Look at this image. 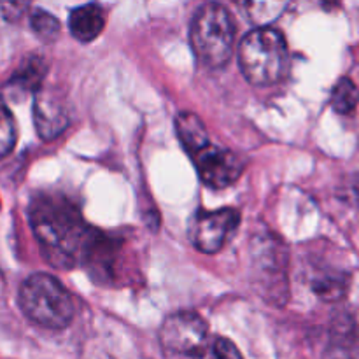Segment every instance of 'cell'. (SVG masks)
<instances>
[{"mask_svg":"<svg viewBox=\"0 0 359 359\" xmlns=\"http://www.w3.org/2000/svg\"><path fill=\"white\" fill-rule=\"evenodd\" d=\"M30 224L51 263L70 269L81 259H88L95 238L69 203L53 198L35 200L30 207Z\"/></svg>","mask_w":359,"mask_h":359,"instance_id":"6da1fadb","label":"cell"},{"mask_svg":"<svg viewBox=\"0 0 359 359\" xmlns=\"http://www.w3.org/2000/svg\"><path fill=\"white\" fill-rule=\"evenodd\" d=\"M20 307L30 321L49 330L65 328L76 314L69 291L48 273H34L21 284Z\"/></svg>","mask_w":359,"mask_h":359,"instance_id":"7a4b0ae2","label":"cell"},{"mask_svg":"<svg viewBox=\"0 0 359 359\" xmlns=\"http://www.w3.org/2000/svg\"><path fill=\"white\" fill-rule=\"evenodd\" d=\"M242 74L256 86H270L283 79L287 65L286 39L273 28H256L238 46Z\"/></svg>","mask_w":359,"mask_h":359,"instance_id":"3957f363","label":"cell"},{"mask_svg":"<svg viewBox=\"0 0 359 359\" xmlns=\"http://www.w3.org/2000/svg\"><path fill=\"white\" fill-rule=\"evenodd\" d=\"M191 44L200 62L209 69L226 65L233 55L235 25L226 7L203 4L191 21Z\"/></svg>","mask_w":359,"mask_h":359,"instance_id":"277c9868","label":"cell"},{"mask_svg":"<svg viewBox=\"0 0 359 359\" xmlns=\"http://www.w3.org/2000/svg\"><path fill=\"white\" fill-rule=\"evenodd\" d=\"M161 346L167 353L181 358L203 353L207 342V325L195 312H175L168 316L160 330Z\"/></svg>","mask_w":359,"mask_h":359,"instance_id":"5b68a950","label":"cell"},{"mask_svg":"<svg viewBox=\"0 0 359 359\" xmlns=\"http://www.w3.org/2000/svg\"><path fill=\"white\" fill-rule=\"evenodd\" d=\"M241 223V214L235 209H219V210H203L191 219L189 226V237L193 245L202 252H217L230 235L237 230Z\"/></svg>","mask_w":359,"mask_h":359,"instance_id":"8992f818","label":"cell"},{"mask_svg":"<svg viewBox=\"0 0 359 359\" xmlns=\"http://www.w3.org/2000/svg\"><path fill=\"white\" fill-rule=\"evenodd\" d=\"M200 179L209 188H226L233 184L244 172V161L231 151L217 146H207L193 154Z\"/></svg>","mask_w":359,"mask_h":359,"instance_id":"52a82bcc","label":"cell"},{"mask_svg":"<svg viewBox=\"0 0 359 359\" xmlns=\"http://www.w3.org/2000/svg\"><path fill=\"white\" fill-rule=\"evenodd\" d=\"M69 100L58 88L41 86L35 91L34 123L42 139H56L69 126Z\"/></svg>","mask_w":359,"mask_h":359,"instance_id":"ba28073f","label":"cell"},{"mask_svg":"<svg viewBox=\"0 0 359 359\" xmlns=\"http://www.w3.org/2000/svg\"><path fill=\"white\" fill-rule=\"evenodd\" d=\"M104 11L95 4H86L72 11L69 20L70 34L79 42H91L104 30Z\"/></svg>","mask_w":359,"mask_h":359,"instance_id":"9c48e42d","label":"cell"},{"mask_svg":"<svg viewBox=\"0 0 359 359\" xmlns=\"http://www.w3.org/2000/svg\"><path fill=\"white\" fill-rule=\"evenodd\" d=\"M48 72V65L41 56H32L27 62L23 63L16 76L7 83V90L13 97L18 95H27L28 91H37L41 90L42 79L46 77Z\"/></svg>","mask_w":359,"mask_h":359,"instance_id":"30bf717a","label":"cell"},{"mask_svg":"<svg viewBox=\"0 0 359 359\" xmlns=\"http://www.w3.org/2000/svg\"><path fill=\"white\" fill-rule=\"evenodd\" d=\"M175 130H177L179 140L191 156L209 146V133H207L205 125L193 112H181L175 119Z\"/></svg>","mask_w":359,"mask_h":359,"instance_id":"8fae6325","label":"cell"},{"mask_svg":"<svg viewBox=\"0 0 359 359\" xmlns=\"http://www.w3.org/2000/svg\"><path fill=\"white\" fill-rule=\"evenodd\" d=\"M359 104V90L349 77L337 81L332 91V107L339 114H351Z\"/></svg>","mask_w":359,"mask_h":359,"instance_id":"7c38bea8","label":"cell"},{"mask_svg":"<svg viewBox=\"0 0 359 359\" xmlns=\"http://www.w3.org/2000/svg\"><path fill=\"white\" fill-rule=\"evenodd\" d=\"M18 140V128L14 116L4 104H0V160L14 149Z\"/></svg>","mask_w":359,"mask_h":359,"instance_id":"4fadbf2b","label":"cell"},{"mask_svg":"<svg viewBox=\"0 0 359 359\" xmlns=\"http://www.w3.org/2000/svg\"><path fill=\"white\" fill-rule=\"evenodd\" d=\"M30 25L35 34L46 42H53L60 35V21L48 11H35L30 18Z\"/></svg>","mask_w":359,"mask_h":359,"instance_id":"5bb4252c","label":"cell"},{"mask_svg":"<svg viewBox=\"0 0 359 359\" xmlns=\"http://www.w3.org/2000/svg\"><path fill=\"white\" fill-rule=\"evenodd\" d=\"M286 4L284 2H251L245 4L248 9V16L255 21L256 25L263 27V25L270 23V21L277 20L280 13L284 11Z\"/></svg>","mask_w":359,"mask_h":359,"instance_id":"9a60e30c","label":"cell"},{"mask_svg":"<svg viewBox=\"0 0 359 359\" xmlns=\"http://www.w3.org/2000/svg\"><path fill=\"white\" fill-rule=\"evenodd\" d=\"M214 359H244L242 358L241 351L235 347L233 342H230L228 339H217L214 342Z\"/></svg>","mask_w":359,"mask_h":359,"instance_id":"2e32d148","label":"cell"},{"mask_svg":"<svg viewBox=\"0 0 359 359\" xmlns=\"http://www.w3.org/2000/svg\"><path fill=\"white\" fill-rule=\"evenodd\" d=\"M326 359H359V349L353 344H337L326 354Z\"/></svg>","mask_w":359,"mask_h":359,"instance_id":"e0dca14e","label":"cell"},{"mask_svg":"<svg viewBox=\"0 0 359 359\" xmlns=\"http://www.w3.org/2000/svg\"><path fill=\"white\" fill-rule=\"evenodd\" d=\"M182 359H214V356H207L205 353H200V354H195V356H188Z\"/></svg>","mask_w":359,"mask_h":359,"instance_id":"ac0fdd59","label":"cell"}]
</instances>
